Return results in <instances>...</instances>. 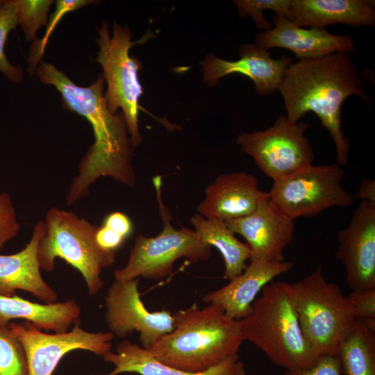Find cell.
<instances>
[{"label": "cell", "instance_id": "6da1fadb", "mask_svg": "<svg viewBox=\"0 0 375 375\" xmlns=\"http://www.w3.org/2000/svg\"><path fill=\"white\" fill-rule=\"evenodd\" d=\"M36 75L42 83L54 86L62 96L64 106L84 117L92 128L94 143L70 183L66 204L72 206L86 197L91 185L101 177L134 186V147L123 114L112 112L106 106L103 75L98 76L90 86L81 87L53 65L43 61L36 68Z\"/></svg>", "mask_w": 375, "mask_h": 375}, {"label": "cell", "instance_id": "7a4b0ae2", "mask_svg": "<svg viewBox=\"0 0 375 375\" xmlns=\"http://www.w3.org/2000/svg\"><path fill=\"white\" fill-rule=\"evenodd\" d=\"M290 124L314 112L328 130L337 152V163L346 165L349 141L342 128V106L351 95L371 104L370 97L351 58L344 53L301 59L288 67L278 88Z\"/></svg>", "mask_w": 375, "mask_h": 375}, {"label": "cell", "instance_id": "3957f363", "mask_svg": "<svg viewBox=\"0 0 375 375\" xmlns=\"http://www.w3.org/2000/svg\"><path fill=\"white\" fill-rule=\"evenodd\" d=\"M174 329L149 349L159 362L190 372L206 371L228 357L238 355L244 342L239 320L219 307L192 305L173 314Z\"/></svg>", "mask_w": 375, "mask_h": 375}, {"label": "cell", "instance_id": "277c9868", "mask_svg": "<svg viewBox=\"0 0 375 375\" xmlns=\"http://www.w3.org/2000/svg\"><path fill=\"white\" fill-rule=\"evenodd\" d=\"M260 294L250 313L239 320L243 341L251 342L286 371L313 366L319 356L302 332L292 284L272 281Z\"/></svg>", "mask_w": 375, "mask_h": 375}, {"label": "cell", "instance_id": "5b68a950", "mask_svg": "<svg viewBox=\"0 0 375 375\" xmlns=\"http://www.w3.org/2000/svg\"><path fill=\"white\" fill-rule=\"evenodd\" d=\"M38 246L40 269L50 272L57 258L76 269L83 278L88 294L94 296L104 285L103 269L115 262L116 252L102 249L96 240L98 227L72 211L50 208L44 217Z\"/></svg>", "mask_w": 375, "mask_h": 375}, {"label": "cell", "instance_id": "8992f818", "mask_svg": "<svg viewBox=\"0 0 375 375\" xmlns=\"http://www.w3.org/2000/svg\"><path fill=\"white\" fill-rule=\"evenodd\" d=\"M292 284L305 338L319 356H336L356 320L349 299L336 284L326 281L320 265Z\"/></svg>", "mask_w": 375, "mask_h": 375}, {"label": "cell", "instance_id": "52a82bcc", "mask_svg": "<svg viewBox=\"0 0 375 375\" xmlns=\"http://www.w3.org/2000/svg\"><path fill=\"white\" fill-rule=\"evenodd\" d=\"M160 217L162 231L156 236L138 235L131 248L126 265L114 271L116 280L128 281L144 278L162 279L172 271L174 262L180 258L197 262L207 260L211 255V247L203 242L194 229L174 228L171 215L161 197V176L153 178Z\"/></svg>", "mask_w": 375, "mask_h": 375}, {"label": "cell", "instance_id": "ba28073f", "mask_svg": "<svg viewBox=\"0 0 375 375\" xmlns=\"http://www.w3.org/2000/svg\"><path fill=\"white\" fill-rule=\"evenodd\" d=\"M97 32L99 51L97 61L103 68L107 83L104 93L106 106L112 112H117L118 108L122 110L132 144L136 147L142 142L138 126L139 99L143 94L138 78L141 63L130 56L128 51L132 45L148 40L150 33L140 40L132 42L128 26L114 22L110 35L105 22L97 28Z\"/></svg>", "mask_w": 375, "mask_h": 375}, {"label": "cell", "instance_id": "9c48e42d", "mask_svg": "<svg viewBox=\"0 0 375 375\" xmlns=\"http://www.w3.org/2000/svg\"><path fill=\"white\" fill-rule=\"evenodd\" d=\"M338 163L306 166L273 181L268 192L273 204L288 217H311L335 207L351 205L353 196L342 185Z\"/></svg>", "mask_w": 375, "mask_h": 375}, {"label": "cell", "instance_id": "30bf717a", "mask_svg": "<svg viewBox=\"0 0 375 375\" xmlns=\"http://www.w3.org/2000/svg\"><path fill=\"white\" fill-rule=\"evenodd\" d=\"M307 128L308 124H290L281 115L265 130L242 133L236 142L274 181L312 164L315 156L305 135Z\"/></svg>", "mask_w": 375, "mask_h": 375}, {"label": "cell", "instance_id": "8fae6325", "mask_svg": "<svg viewBox=\"0 0 375 375\" xmlns=\"http://www.w3.org/2000/svg\"><path fill=\"white\" fill-rule=\"evenodd\" d=\"M9 327L24 347L28 375H52L62 358L72 351H88L103 356L111 351L115 337L110 331H87L80 322L60 333H44L29 322H11Z\"/></svg>", "mask_w": 375, "mask_h": 375}, {"label": "cell", "instance_id": "7c38bea8", "mask_svg": "<svg viewBox=\"0 0 375 375\" xmlns=\"http://www.w3.org/2000/svg\"><path fill=\"white\" fill-rule=\"evenodd\" d=\"M139 281V278L114 280L104 298L105 320L109 331L119 338L139 332L142 347L149 349L174 329V318L168 310L150 312L145 307L140 298Z\"/></svg>", "mask_w": 375, "mask_h": 375}, {"label": "cell", "instance_id": "4fadbf2b", "mask_svg": "<svg viewBox=\"0 0 375 375\" xmlns=\"http://www.w3.org/2000/svg\"><path fill=\"white\" fill-rule=\"evenodd\" d=\"M335 256L352 291L375 289V205L361 201L347 226L338 233Z\"/></svg>", "mask_w": 375, "mask_h": 375}, {"label": "cell", "instance_id": "5bb4252c", "mask_svg": "<svg viewBox=\"0 0 375 375\" xmlns=\"http://www.w3.org/2000/svg\"><path fill=\"white\" fill-rule=\"evenodd\" d=\"M225 223L234 234L245 239L251 258L285 261L283 251L293 238L294 220L280 211L269 196L249 215Z\"/></svg>", "mask_w": 375, "mask_h": 375}, {"label": "cell", "instance_id": "9a60e30c", "mask_svg": "<svg viewBox=\"0 0 375 375\" xmlns=\"http://www.w3.org/2000/svg\"><path fill=\"white\" fill-rule=\"evenodd\" d=\"M238 51L240 58L232 61L209 53L201 62L204 83L212 86L224 76L238 73L253 82L259 95L270 94L278 90L285 69L292 63V59L286 56L271 58L268 50L256 43L244 44Z\"/></svg>", "mask_w": 375, "mask_h": 375}, {"label": "cell", "instance_id": "2e32d148", "mask_svg": "<svg viewBox=\"0 0 375 375\" xmlns=\"http://www.w3.org/2000/svg\"><path fill=\"white\" fill-rule=\"evenodd\" d=\"M268 196V192L260 190L253 174H222L207 185L197 211L206 219L226 222L249 215Z\"/></svg>", "mask_w": 375, "mask_h": 375}, {"label": "cell", "instance_id": "e0dca14e", "mask_svg": "<svg viewBox=\"0 0 375 375\" xmlns=\"http://www.w3.org/2000/svg\"><path fill=\"white\" fill-rule=\"evenodd\" d=\"M273 22V28L260 31L256 36V44L267 50L275 47L287 49L299 60L335 52L347 54L355 50L354 40L349 35H333L326 28L299 27L285 16L276 15Z\"/></svg>", "mask_w": 375, "mask_h": 375}, {"label": "cell", "instance_id": "ac0fdd59", "mask_svg": "<svg viewBox=\"0 0 375 375\" xmlns=\"http://www.w3.org/2000/svg\"><path fill=\"white\" fill-rule=\"evenodd\" d=\"M292 262H270L260 258H250V263L229 283L206 293L203 301L223 310L231 319L240 320L251 312L256 297L272 280L289 272Z\"/></svg>", "mask_w": 375, "mask_h": 375}, {"label": "cell", "instance_id": "d6986e66", "mask_svg": "<svg viewBox=\"0 0 375 375\" xmlns=\"http://www.w3.org/2000/svg\"><path fill=\"white\" fill-rule=\"evenodd\" d=\"M44 227V221H38L31 240L21 251L0 254V295L12 297L17 290H22L44 303L58 301L57 292L42 276L38 260V246Z\"/></svg>", "mask_w": 375, "mask_h": 375}, {"label": "cell", "instance_id": "ffe728a7", "mask_svg": "<svg viewBox=\"0 0 375 375\" xmlns=\"http://www.w3.org/2000/svg\"><path fill=\"white\" fill-rule=\"evenodd\" d=\"M286 17L294 24L319 29L335 24L375 25L374 3L363 0H291Z\"/></svg>", "mask_w": 375, "mask_h": 375}, {"label": "cell", "instance_id": "44dd1931", "mask_svg": "<svg viewBox=\"0 0 375 375\" xmlns=\"http://www.w3.org/2000/svg\"><path fill=\"white\" fill-rule=\"evenodd\" d=\"M102 358L105 362L115 367L108 375L125 372L140 375H246L244 365L238 355L228 357L206 371L190 372L159 362L147 349L128 340L119 342L115 353L111 351Z\"/></svg>", "mask_w": 375, "mask_h": 375}, {"label": "cell", "instance_id": "7402d4cb", "mask_svg": "<svg viewBox=\"0 0 375 375\" xmlns=\"http://www.w3.org/2000/svg\"><path fill=\"white\" fill-rule=\"evenodd\" d=\"M81 308L75 299L54 303H38L17 296L0 295V325L22 319L38 329L55 333L67 332L80 322Z\"/></svg>", "mask_w": 375, "mask_h": 375}, {"label": "cell", "instance_id": "603a6c76", "mask_svg": "<svg viewBox=\"0 0 375 375\" xmlns=\"http://www.w3.org/2000/svg\"><path fill=\"white\" fill-rule=\"evenodd\" d=\"M190 222L199 239L220 252L224 262L225 279L229 281L246 269L251 256L250 248L235 236L224 222L206 219L199 213L194 214Z\"/></svg>", "mask_w": 375, "mask_h": 375}, {"label": "cell", "instance_id": "cb8c5ba5", "mask_svg": "<svg viewBox=\"0 0 375 375\" xmlns=\"http://www.w3.org/2000/svg\"><path fill=\"white\" fill-rule=\"evenodd\" d=\"M336 356L343 375H375V331L356 319L340 342Z\"/></svg>", "mask_w": 375, "mask_h": 375}, {"label": "cell", "instance_id": "d4e9b609", "mask_svg": "<svg viewBox=\"0 0 375 375\" xmlns=\"http://www.w3.org/2000/svg\"><path fill=\"white\" fill-rule=\"evenodd\" d=\"M0 375H28L24 347L9 326L0 325Z\"/></svg>", "mask_w": 375, "mask_h": 375}, {"label": "cell", "instance_id": "484cf974", "mask_svg": "<svg viewBox=\"0 0 375 375\" xmlns=\"http://www.w3.org/2000/svg\"><path fill=\"white\" fill-rule=\"evenodd\" d=\"M17 22L27 40L33 39L38 29L47 22L51 0H13Z\"/></svg>", "mask_w": 375, "mask_h": 375}, {"label": "cell", "instance_id": "4316f807", "mask_svg": "<svg viewBox=\"0 0 375 375\" xmlns=\"http://www.w3.org/2000/svg\"><path fill=\"white\" fill-rule=\"evenodd\" d=\"M17 24L13 0L5 1L0 6V71L13 83L20 82L23 73L21 68L8 62L4 53V45L9 32Z\"/></svg>", "mask_w": 375, "mask_h": 375}, {"label": "cell", "instance_id": "83f0119b", "mask_svg": "<svg viewBox=\"0 0 375 375\" xmlns=\"http://www.w3.org/2000/svg\"><path fill=\"white\" fill-rule=\"evenodd\" d=\"M233 3L240 16H251L256 26L262 31H266L271 29L272 26L264 17L263 11L271 10L276 15L286 17L291 0H238Z\"/></svg>", "mask_w": 375, "mask_h": 375}, {"label": "cell", "instance_id": "f1b7e54d", "mask_svg": "<svg viewBox=\"0 0 375 375\" xmlns=\"http://www.w3.org/2000/svg\"><path fill=\"white\" fill-rule=\"evenodd\" d=\"M94 2L97 1L90 0H58L56 1V10L51 16L44 35L42 39L35 42L30 53L28 70L31 74L36 69V65L43 54L50 35L64 15Z\"/></svg>", "mask_w": 375, "mask_h": 375}, {"label": "cell", "instance_id": "f546056e", "mask_svg": "<svg viewBox=\"0 0 375 375\" xmlns=\"http://www.w3.org/2000/svg\"><path fill=\"white\" fill-rule=\"evenodd\" d=\"M347 297L356 319L375 331V289L351 291Z\"/></svg>", "mask_w": 375, "mask_h": 375}, {"label": "cell", "instance_id": "4dcf8cb0", "mask_svg": "<svg viewBox=\"0 0 375 375\" xmlns=\"http://www.w3.org/2000/svg\"><path fill=\"white\" fill-rule=\"evenodd\" d=\"M20 229L10 196L0 193V249L14 238Z\"/></svg>", "mask_w": 375, "mask_h": 375}, {"label": "cell", "instance_id": "1f68e13d", "mask_svg": "<svg viewBox=\"0 0 375 375\" xmlns=\"http://www.w3.org/2000/svg\"><path fill=\"white\" fill-rule=\"evenodd\" d=\"M285 375H342L340 363L336 356H320L312 367L299 370L286 371Z\"/></svg>", "mask_w": 375, "mask_h": 375}, {"label": "cell", "instance_id": "d6a6232c", "mask_svg": "<svg viewBox=\"0 0 375 375\" xmlns=\"http://www.w3.org/2000/svg\"><path fill=\"white\" fill-rule=\"evenodd\" d=\"M124 238H128L133 232V224L130 218L121 212H113L104 219L103 224Z\"/></svg>", "mask_w": 375, "mask_h": 375}, {"label": "cell", "instance_id": "836d02e7", "mask_svg": "<svg viewBox=\"0 0 375 375\" xmlns=\"http://www.w3.org/2000/svg\"><path fill=\"white\" fill-rule=\"evenodd\" d=\"M96 240L104 250L116 252L126 239L106 226L101 225L97 230Z\"/></svg>", "mask_w": 375, "mask_h": 375}, {"label": "cell", "instance_id": "e575fe53", "mask_svg": "<svg viewBox=\"0 0 375 375\" xmlns=\"http://www.w3.org/2000/svg\"><path fill=\"white\" fill-rule=\"evenodd\" d=\"M353 198L361 199L375 205V181L372 179H364L358 188Z\"/></svg>", "mask_w": 375, "mask_h": 375}, {"label": "cell", "instance_id": "d590c367", "mask_svg": "<svg viewBox=\"0 0 375 375\" xmlns=\"http://www.w3.org/2000/svg\"><path fill=\"white\" fill-rule=\"evenodd\" d=\"M5 1H1L0 0V6L4 3Z\"/></svg>", "mask_w": 375, "mask_h": 375}]
</instances>
